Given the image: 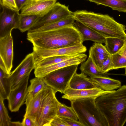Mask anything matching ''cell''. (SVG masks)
<instances>
[{"label":"cell","instance_id":"1","mask_svg":"<svg viewBox=\"0 0 126 126\" xmlns=\"http://www.w3.org/2000/svg\"><path fill=\"white\" fill-rule=\"evenodd\" d=\"M27 39L32 45L50 49L82 44L84 42L82 34L73 25L46 31H28Z\"/></svg>","mask_w":126,"mask_h":126},{"label":"cell","instance_id":"2","mask_svg":"<svg viewBox=\"0 0 126 126\" xmlns=\"http://www.w3.org/2000/svg\"><path fill=\"white\" fill-rule=\"evenodd\" d=\"M76 21L87 26L105 38L126 39V26L116 21L108 14L95 13L86 10L73 13Z\"/></svg>","mask_w":126,"mask_h":126},{"label":"cell","instance_id":"3","mask_svg":"<svg viewBox=\"0 0 126 126\" xmlns=\"http://www.w3.org/2000/svg\"><path fill=\"white\" fill-rule=\"evenodd\" d=\"M96 105L108 126H123L126 122V85L95 99Z\"/></svg>","mask_w":126,"mask_h":126},{"label":"cell","instance_id":"4","mask_svg":"<svg viewBox=\"0 0 126 126\" xmlns=\"http://www.w3.org/2000/svg\"><path fill=\"white\" fill-rule=\"evenodd\" d=\"M83 126H108L107 122L98 108L95 99L85 98L71 102Z\"/></svg>","mask_w":126,"mask_h":126},{"label":"cell","instance_id":"5","mask_svg":"<svg viewBox=\"0 0 126 126\" xmlns=\"http://www.w3.org/2000/svg\"><path fill=\"white\" fill-rule=\"evenodd\" d=\"M78 65L67 66L52 71L42 78L46 85L56 92L63 94L69 87L70 82L77 73Z\"/></svg>","mask_w":126,"mask_h":126},{"label":"cell","instance_id":"6","mask_svg":"<svg viewBox=\"0 0 126 126\" xmlns=\"http://www.w3.org/2000/svg\"><path fill=\"white\" fill-rule=\"evenodd\" d=\"M56 92L48 86L36 122V126H50L51 121L57 116L59 101Z\"/></svg>","mask_w":126,"mask_h":126},{"label":"cell","instance_id":"7","mask_svg":"<svg viewBox=\"0 0 126 126\" xmlns=\"http://www.w3.org/2000/svg\"><path fill=\"white\" fill-rule=\"evenodd\" d=\"M33 45L35 60L54 56L84 53L87 50L83 44L56 48H47Z\"/></svg>","mask_w":126,"mask_h":126},{"label":"cell","instance_id":"8","mask_svg":"<svg viewBox=\"0 0 126 126\" xmlns=\"http://www.w3.org/2000/svg\"><path fill=\"white\" fill-rule=\"evenodd\" d=\"M35 67L34 56L33 52L27 55L10 76L11 90L19 86Z\"/></svg>","mask_w":126,"mask_h":126},{"label":"cell","instance_id":"9","mask_svg":"<svg viewBox=\"0 0 126 126\" xmlns=\"http://www.w3.org/2000/svg\"><path fill=\"white\" fill-rule=\"evenodd\" d=\"M73 12L68 6L56 2L45 15L40 17L29 31L34 30L43 26L68 16H73Z\"/></svg>","mask_w":126,"mask_h":126},{"label":"cell","instance_id":"10","mask_svg":"<svg viewBox=\"0 0 126 126\" xmlns=\"http://www.w3.org/2000/svg\"><path fill=\"white\" fill-rule=\"evenodd\" d=\"M0 15V38L7 35L14 29H18L19 24V11L1 7Z\"/></svg>","mask_w":126,"mask_h":126},{"label":"cell","instance_id":"11","mask_svg":"<svg viewBox=\"0 0 126 126\" xmlns=\"http://www.w3.org/2000/svg\"><path fill=\"white\" fill-rule=\"evenodd\" d=\"M57 1V0H27L20 11V14L42 17L49 11Z\"/></svg>","mask_w":126,"mask_h":126},{"label":"cell","instance_id":"12","mask_svg":"<svg viewBox=\"0 0 126 126\" xmlns=\"http://www.w3.org/2000/svg\"><path fill=\"white\" fill-rule=\"evenodd\" d=\"M30 76L14 89L12 90L7 100L9 110L12 112L18 111L25 103L28 94V85Z\"/></svg>","mask_w":126,"mask_h":126},{"label":"cell","instance_id":"13","mask_svg":"<svg viewBox=\"0 0 126 126\" xmlns=\"http://www.w3.org/2000/svg\"><path fill=\"white\" fill-rule=\"evenodd\" d=\"M103 90L98 87L83 90L75 89L69 87L64 92L62 98L67 99L70 102L76 100L85 98L96 99L97 97L113 92Z\"/></svg>","mask_w":126,"mask_h":126},{"label":"cell","instance_id":"14","mask_svg":"<svg viewBox=\"0 0 126 126\" xmlns=\"http://www.w3.org/2000/svg\"><path fill=\"white\" fill-rule=\"evenodd\" d=\"M87 58L86 54L81 53L56 64L48 66L35 67L34 71L35 76L36 77L43 78L50 72L59 69L70 65H79L85 61Z\"/></svg>","mask_w":126,"mask_h":126},{"label":"cell","instance_id":"15","mask_svg":"<svg viewBox=\"0 0 126 126\" xmlns=\"http://www.w3.org/2000/svg\"><path fill=\"white\" fill-rule=\"evenodd\" d=\"M11 33L0 38V58L4 63L9 74L13 67L14 56L13 40Z\"/></svg>","mask_w":126,"mask_h":126},{"label":"cell","instance_id":"16","mask_svg":"<svg viewBox=\"0 0 126 126\" xmlns=\"http://www.w3.org/2000/svg\"><path fill=\"white\" fill-rule=\"evenodd\" d=\"M48 86L37 94L26 106V112L24 115L30 118L35 124L38 114L43 98L47 91Z\"/></svg>","mask_w":126,"mask_h":126},{"label":"cell","instance_id":"17","mask_svg":"<svg viewBox=\"0 0 126 126\" xmlns=\"http://www.w3.org/2000/svg\"><path fill=\"white\" fill-rule=\"evenodd\" d=\"M69 87L74 89L83 90L94 88L97 86L90 77L81 72L74 75L70 82Z\"/></svg>","mask_w":126,"mask_h":126},{"label":"cell","instance_id":"18","mask_svg":"<svg viewBox=\"0 0 126 126\" xmlns=\"http://www.w3.org/2000/svg\"><path fill=\"white\" fill-rule=\"evenodd\" d=\"M73 25L82 34L84 42L91 41L105 44L106 38L91 28L76 20Z\"/></svg>","mask_w":126,"mask_h":126},{"label":"cell","instance_id":"19","mask_svg":"<svg viewBox=\"0 0 126 126\" xmlns=\"http://www.w3.org/2000/svg\"><path fill=\"white\" fill-rule=\"evenodd\" d=\"M90 78L97 87L105 91L113 90L121 86V81L109 77L96 76Z\"/></svg>","mask_w":126,"mask_h":126},{"label":"cell","instance_id":"20","mask_svg":"<svg viewBox=\"0 0 126 126\" xmlns=\"http://www.w3.org/2000/svg\"><path fill=\"white\" fill-rule=\"evenodd\" d=\"M30 82V84L28 88V94L24 103L26 106L37 94L48 86L42 78L35 77L31 79Z\"/></svg>","mask_w":126,"mask_h":126},{"label":"cell","instance_id":"21","mask_svg":"<svg viewBox=\"0 0 126 126\" xmlns=\"http://www.w3.org/2000/svg\"><path fill=\"white\" fill-rule=\"evenodd\" d=\"M80 69L82 72L90 77L96 76L109 77L108 73H103L94 63L89 56L86 61L81 63Z\"/></svg>","mask_w":126,"mask_h":126},{"label":"cell","instance_id":"22","mask_svg":"<svg viewBox=\"0 0 126 126\" xmlns=\"http://www.w3.org/2000/svg\"><path fill=\"white\" fill-rule=\"evenodd\" d=\"M75 20L71 16L45 25L30 32L46 31L57 29L68 25H73Z\"/></svg>","mask_w":126,"mask_h":126},{"label":"cell","instance_id":"23","mask_svg":"<svg viewBox=\"0 0 126 126\" xmlns=\"http://www.w3.org/2000/svg\"><path fill=\"white\" fill-rule=\"evenodd\" d=\"M98 5L109 7L113 10L126 13V1L123 0H86Z\"/></svg>","mask_w":126,"mask_h":126},{"label":"cell","instance_id":"24","mask_svg":"<svg viewBox=\"0 0 126 126\" xmlns=\"http://www.w3.org/2000/svg\"><path fill=\"white\" fill-rule=\"evenodd\" d=\"M10 74L0 69V96L7 99L11 91Z\"/></svg>","mask_w":126,"mask_h":126},{"label":"cell","instance_id":"25","mask_svg":"<svg viewBox=\"0 0 126 126\" xmlns=\"http://www.w3.org/2000/svg\"><path fill=\"white\" fill-rule=\"evenodd\" d=\"M77 54L54 56L35 60V68L48 66L56 64L73 57Z\"/></svg>","mask_w":126,"mask_h":126},{"label":"cell","instance_id":"26","mask_svg":"<svg viewBox=\"0 0 126 126\" xmlns=\"http://www.w3.org/2000/svg\"><path fill=\"white\" fill-rule=\"evenodd\" d=\"M126 43V39L114 37L106 38L105 43L109 54L112 55L117 53Z\"/></svg>","mask_w":126,"mask_h":126},{"label":"cell","instance_id":"27","mask_svg":"<svg viewBox=\"0 0 126 126\" xmlns=\"http://www.w3.org/2000/svg\"><path fill=\"white\" fill-rule=\"evenodd\" d=\"M40 17L39 16L36 15H20L19 24L18 29L22 32L28 31Z\"/></svg>","mask_w":126,"mask_h":126},{"label":"cell","instance_id":"28","mask_svg":"<svg viewBox=\"0 0 126 126\" xmlns=\"http://www.w3.org/2000/svg\"><path fill=\"white\" fill-rule=\"evenodd\" d=\"M57 116L78 121L77 115L72 106L69 107L59 102Z\"/></svg>","mask_w":126,"mask_h":126},{"label":"cell","instance_id":"29","mask_svg":"<svg viewBox=\"0 0 126 126\" xmlns=\"http://www.w3.org/2000/svg\"><path fill=\"white\" fill-rule=\"evenodd\" d=\"M110 70L126 68V57L118 53L111 55Z\"/></svg>","mask_w":126,"mask_h":126},{"label":"cell","instance_id":"30","mask_svg":"<svg viewBox=\"0 0 126 126\" xmlns=\"http://www.w3.org/2000/svg\"><path fill=\"white\" fill-rule=\"evenodd\" d=\"M4 100L0 96V126H9L11 118L4 105Z\"/></svg>","mask_w":126,"mask_h":126},{"label":"cell","instance_id":"31","mask_svg":"<svg viewBox=\"0 0 126 126\" xmlns=\"http://www.w3.org/2000/svg\"><path fill=\"white\" fill-rule=\"evenodd\" d=\"M109 56L97 52L91 46L89 50V56L91 58L93 63L98 68L107 59Z\"/></svg>","mask_w":126,"mask_h":126},{"label":"cell","instance_id":"32","mask_svg":"<svg viewBox=\"0 0 126 126\" xmlns=\"http://www.w3.org/2000/svg\"><path fill=\"white\" fill-rule=\"evenodd\" d=\"M1 7H5L15 11H19L15 0H0Z\"/></svg>","mask_w":126,"mask_h":126},{"label":"cell","instance_id":"33","mask_svg":"<svg viewBox=\"0 0 126 126\" xmlns=\"http://www.w3.org/2000/svg\"><path fill=\"white\" fill-rule=\"evenodd\" d=\"M91 47L97 52L108 56L110 55L105 45H103L102 43L94 42Z\"/></svg>","mask_w":126,"mask_h":126},{"label":"cell","instance_id":"34","mask_svg":"<svg viewBox=\"0 0 126 126\" xmlns=\"http://www.w3.org/2000/svg\"><path fill=\"white\" fill-rule=\"evenodd\" d=\"M111 63V56L109 55L106 60L104 61L99 68L103 73H107L110 70Z\"/></svg>","mask_w":126,"mask_h":126},{"label":"cell","instance_id":"35","mask_svg":"<svg viewBox=\"0 0 126 126\" xmlns=\"http://www.w3.org/2000/svg\"><path fill=\"white\" fill-rule=\"evenodd\" d=\"M68 126L67 125L60 117L57 116L51 121L50 126Z\"/></svg>","mask_w":126,"mask_h":126},{"label":"cell","instance_id":"36","mask_svg":"<svg viewBox=\"0 0 126 126\" xmlns=\"http://www.w3.org/2000/svg\"><path fill=\"white\" fill-rule=\"evenodd\" d=\"M60 117L64 121L68 126H83L79 121H76L64 117Z\"/></svg>","mask_w":126,"mask_h":126},{"label":"cell","instance_id":"37","mask_svg":"<svg viewBox=\"0 0 126 126\" xmlns=\"http://www.w3.org/2000/svg\"><path fill=\"white\" fill-rule=\"evenodd\" d=\"M22 126H36L35 123L29 117L24 115L21 122Z\"/></svg>","mask_w":126,"mask_h":126},{"label":"cell","instance_id":"38","mask_svg":"<svg viewBox=\"0 0 126 126\" xmlns=\"http://www.w3.org/2000/svg\"><path fill=\"white\" fill-rule=\"evenodd\" d=\"M27 0H15L18 10H20L24 4Z\"/></svg>","mask_w":126,"mask_h":126},{"label":"cell","instance_id":"39","mask_svg":"<svg viewBox=\"0 0 126 126\" xmlns=\"http://www.w3.org/2000/svg\"><path fill=\"white\" fill-rule=\"evenodd\" d=\"M0 69L5 73L9 74L8 72L5 65L2 59L0 58Z\"/></svg>","mask_w":126,"mask_h":126},{"label":"cell","instance_id":"40","mask_svg":"<svg viewBox=\"0 0 126 126\" xmlns=\"http://www.w3.org/2000/svg\"><path fill=\"white\" fill-rule=\"evenodd\" d=\"M117 53L126 57V43Z\"/></svg>","mask_w":126,"mask_h":126},{"label":"cell","instance_id":"41","mask_svg":"<svg viewBox=\"0 0 126 126\" xmlns=\"http://www.w3.org/2000/svg\"><path fill=\"white\" fill-rule=\"evenodd\" d=\"M9 126H22V123L19 121H11Z\"/></svg>","mask_w":126,"mask_h":126},{"label":"cell","instance_id":"42","mask_svg":"<svg viewBox=\"0 0 126 126\" xmlns=\"http://www.w3.org/2000/svg\"><path fill=\"white\" fill-rule=\"evenodd\" d=\"M125 74L126 75V68H125Z\"/></svg>","mask_w":126,"mask_h":126},{"label":"cell","instance_id":"43","mask_svg":"<svg viewBox=\"0 0 126 126\" xmlns=\"http://www.w3.org/2000/svg\"><path fill=\"white\" fill-rule=\"evenodd\" d=\"M125 0V1H126V0Z\"/></svg>","mask_w":126,"mask_h":126}]
</instances>
